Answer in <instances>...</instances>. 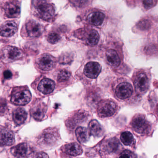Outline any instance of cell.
I'll list each match as a JSON object with an SVG mask.
<instances>
[{"mask_svg":"<svg viewBox=\"0 0 158 158\" xmlns=\"http://www.w3.org/2000/svg\"><path fill=\"white\" fill-rule=\"evenodd\" d=\"M34 9L35 14L41 19L50 20L54 16L55 10L52 5L46 1H34Z\"/></svg>","mask_w":158,"mask_h":158,"instance_id":"obj_1","label":"cell"},{"mask_svg":"<svg viewBox=\"0 0 158 158\" xmlns=\"http://www.w3.org/2000/svg\"><path fill=\"white\" fill-rule=\"evenodd\" d=\"M32 98L31 93L28 89L24 87L15 89L12 93L11 101L17 105H25L30 101Z\"/></svg>","mask_w":158,"mask_h":158,"instance_id":"obj_2","label":"cell"},{"mask_svg":"<svg viewBox=\"0 0 158 158\" xmlns=\"http://www.w3.org/2000/svg\"><path fill=\"white\" fill-rule=\"evenodd\" d=\"M59 139V135L56 129L48 128L40 136L39 142L45 147H51L55 145Z\"/></svg>","mask_w":158,"mask_h":158,"instance_id":"obj_3","label":"cell"},{"mask_svg":"<svg viewBox=\"0 0 158 158\" xmlns=\"http://www.w3.org/2000/svg\"><path fill=\"white\" fill-rule=\"evenodd\" d=\"M131 125L135 131L142 135L148 134L150 130L149 123L142 114L135 116L132 120Z\"/></svg>","mask_w":158,"mask_h":158,"instance_id":"obj_4","label":"cell"},{"mask_svg":"<svg viewBox=\"0 0 158 158\" xmlns=\"http://www.w3.org/2000/svg\"><path fill=\"white\" fill-rule=\"evenodd\" d=\"M117 110V106L110 100L102 101L98 107V114L102 117H110L114 114Z\"/></svg>","mask_w":158,"mask_h":158,"instance_id":"obj_5","label":"cell"},{"mask_svg":"<svg viewBox=\"0 0 158 158\" xmlns=\"http://www.w3.org/2000/svg\"><path fill=\"white\" fill-rule=\"evenodd\" d=\"M2 57L8 62H12L23 57V54L21 50L15 47L8 46L5 47L2 52Z\"/></svg>","mask_w":158,"mask_h":158,"instance_id":"obj_6","label":"cell"},{"mask_svg":"<svg viewBox=\"0 0 158 158\" xmlns=\"http://www.w3.org/2000/svg\"><path fill=\"white\" fill-rule=\"evenodd\" d=\"M56 64V59L48 53L41 55L37 60L39 67L43 71H50L54 68Z\"/></svg>","mask_w":158,"mask_h":158,"instance_id":"obj_7","label":"cell"},{"mask_svg":"<svg viewBox=\"0 0 158 158\" xmlns=\"http://www.w3.org/2000/svg\"><path fill=\"white\" fill-rule=\"evenodd\" d=\"M136 90L139 93H144L148 90L149 82L148 77L144 73H140L136 76L134 81Z\"/></svg>","mask_w":158,"mask_h":158,"instance_id":"obj_8","label":"cell"},{"mask_svg":"<svg viewBox=\"0 0 158 158\" xmlns=\"http://www.w3.org/2000/svg\"><path fill=\"white\" fill-rule=\"evenodd\" d=\"M133 92V87L129 83L123 82L116 87L115 92L117 98L125 99L131 97Z\"/></svg>","mask_w":158,"mask_h":158,"instance_id":"obj_9","label":"cell"},{"mask_svg":"<svg viewBox=\"0 0 158 158\" xmlns=\"http://www.w3.org/2000/svg\"><path fill=\"white\" fill-rule=\"evenodd\" d=\"M27 33L30 37H38L42 34L43 27L39 23L34 20L28 21L26 24Z\"/></svg>","mask_w":158,"mask_h":158,"instance_id":"obj_10","label":"cell"},{"mask_svg":"<svg viewBox=\"0 0 158 158\" xmlns=\"http://www.w3.org/2000/svg\"><path fill=\"white\" fill-rule=\"evenodd\" d=\"M5 15L9 18H16L21 13L20 5L18 2L12 1L7 2L4 8Z\"/></svg>","mask_w":158,"mask_h":158,"instance_id":"obj_11","label":"cell"},{"mask_svg":"<svg viewBox=\"0 0 158 158\" xmlns=\"http://www.w3.org/2000/svg\"><path fill=\"white\" fill-rule=\"evenodd\" d=\"M101 71V66L96 62H90L87 64L84 68V73L86 76L90 78L98 77Z\"/></svg>","mask_w":158,"mask_h":158,"instance_id":"obj_12","label":"cell"},{"mask_svg":"<svg viewBox=\"0 0 158 158\" xmlns=\"http://www.w3.org/2000/svg\"><path fill=\"white\" fill-rule=\"evenodd\" d=\"M17 24L14 21L5 22L1 26V35L5 37L12 36L17 32Z\"/></svg>","mask_w":158,"mask_h":158,"instance_id":"obj_13","label":"cell"},{"mask_svg":"<svg viewBox=\"0 0 158 158\" xmlns=\"http://www.w3.org/2000/svg\"><path fill=\"white\" fill-rule=\"evenodd\" d=\"M82 40L86 45L92 47L98 44L99 40V35L96 30L90 29L85 31V34L83 35Z\"/></svg>","mask_w":158,"mask_h":158,"instance_id":"obj_14","label":"cell"},{"mask_svg":"<svg viewBox=\"0 0 158 158\" xmlns=\"http://www.w3.org/2000/svg\"><path fill=\"white\" fill-rule=\"evenodd\" d=\"M55 83L48 78H43L40 82L38 86V89L44 94L52 93L55 88Z\"/></svg>","mask_w":158,"mask_h":158,"instance_id":"obj_15","label":"cell"},{"mask_svg":"<svg viewBox=\"0 0 158 158\" xmlns=\"http://www.w3.org/2000/svg\"><path fill=\"white\" fill-rule=\"evenodd\" d=\"M15 142L13 133L9 129L1 128V146H11Z\"/></svg>","mask_w":158,"mask_h":158,"instance_id":"obj_16","label":"cell"},{"mask_svg":"<svg viewBox=\"0 0 158 158\" xmlns=\"http://www.w3.org/2000/svg\"><path fill=\"white\" fill-rule=\"evenodd\" d=\"M46 107L43 103H38L31 109V114L37 121H41L45 116Z\"/></svg>","mask_w":158,"mask_h":158,"instance_id":"obj_17","label":"cell"},{"mask_svg":"<svg viewBox=\"0 0 158 158\" xmlns=\"http://www.w3.org/2000/svg\"><path fill=\"white\" fill-rule=\"evenodd\" d=\"M105 15L100 12H93L87 16V21L89 23L96 26L101 25L104 21Z\"/></svg>","mask_w":158,"mask_h":158,"instance_id":"obj_18","label":"cell"},{"mask_svg":"<svg viewBox=\"0 0 158 158\" xmlns=\"http://www.w3.org/2000/svg\"><path fill=\"white\" fill-rule=\"evenodd\" d=\"M29 147L26 143H21L13 148L12 152L15 157L23 158L26 157L29 152Z\"/></svg>","mask_w":158,"mask_h":158,"instance_id":"obj_19","label":"cell"},{"mask_svg":"<svg viewBox=\"0 0 158 158\" xmlns=\"http://www.w3.org/2000/svg\"><path fill=\"white\" fill-rule=\"evenodd\" d=\"M27 113L25 110L19 108L15 109L13 112V117L15 124L18 125L23 124L27 118Z\"/></svg>","mask_w":158,"mask_h":158,"instance_id":"obj_20","label":"cell"},{"mask_svg":"<svg viewBox=\"0 0 158 158\" xmlns=\"http://www.w3.org/2000/svg\"><path fill=\"white\" fill-rule=\"evenodd\" d=\"M89 130L90 134L94 136H102L103 134V128L97 120H92L89 123Z\"/></svg>","mask_w":158,"mask_h":158,"instance_id":"obj_21","label":"cell"},{"mask_svg":"<svg viewBox=\"0 0 158 158\" xmlns=\"http://www.w3.org/2000/svg\"><path fill=\"white\" fill-rule=\"evenodd\" d=\"M106 60L111 66L116 67L120 64V59L116 52L114 50L110 49L106 53Z\"/></svg>","mask_w":158,"mask_h":158,"instance_id":"obj_22","label":"cell"},{"mask_svg":"<svg viewBox=\"0 0 158 158\" xmlns=\"http://www.w3.org/2000/svg\"><path fill=\"white\" fill-rule=\"evenodd\" d=\"M64 150L69 155L76 156L83 152V150L80 145L77 143H71L65 146Z\"/></svg>","mask_w":158,"mask_h":158,"instance_id":"obj_23","label":"cell"},{"mask_svg":"<svg viewBox=\"0 0 158 158\" xmlns=\"http://www.w3.org/2000/svg\"><path fill=\"white\" fill-rule=\"evenodd\" d=\"M89 132L86 127H79L75 131L76 135L77 140L81 143H85L89 137Z\"/></svg>","mask_w":158,"mask_h":158,"instance_id":"obj_24","label":"cell"},{"mask_svg":"<svg viewBox=\"0 0 158 158\" xmlns=\"http://www.w3.org/2000/svg\"><path fill=\"white\" fill-rule=\"evenodd\" d=\"M119 144L118 140L115 138H112L106 141L104 148L108 152H114L118 148Z\"/></svg>","mask_w":158,"mask_h":158,"instance_id":"obj_25","label":"cell"},{"mask_svg":"<svg viewBox=\"0 0 158 158\" xmlns=\"http://www.w3.org/2000/svg\"><path fill=\"white\" fill-rule=\"evenodd\" d=\"M86 113L82 111H78L77 113L75 114L73 118H71V121H69L68 124H74L80 122H83L85 121V118H86Z\"/></svg>","mask_w":158,"mask_h":158,"instance_id":"obj_26","label":"cell"},{"mask_svg":"<svg viewBox=\"0 0 158 158\" xmlns=\"http://www.w3.org/2000/svg\"><path fill=\"white\" fill-rule=\"evenodd\" d=\"M121 141L124 145L129 146L133 143L134 140V137L130 132L126 131L123 132L121 135Z\"/></svg>","mask_w":158,"mask_h":158,"instance_id":"obj_27","label":"cell"},{"mask_svg":"<svg viewBox=\"0 0 158 158\" xmlns=\"http://www.w3.org/2000/svg\"><path fill=\"white\" fill-rule=\"evenodd\" d=\"M48 41L51 44H54L58 43L61 39V37L59 34L56 32H52L48 36Z\"/></svg>","mask_w":158,"mask_h":158,"instance_id":"obj_28","label":"cell"},{"mask_svg":"<svg viewBox=\"0 0 158 158\" xmlns=\"http://www.w3.org/2000/svg\"><path fill=\"white\" fill-rule=\"evenodd\" d=\"M71 76L70 72L66 70H61L57 76V79L59 82H63L68 80Z\"/></svg>","mask_w":158,"mask_h":158,"instance_id":"obj_29","label":"cell"},{"mask_svg":"<svg viewBox=\"0 0 158 158\" xmlns=\"http://www.w3.org/2000/svg\"><path fill=\"white\" fill-rule=\"evenodd\" d=\"M72 60V56L69 55L68 53L63 54L61 55L60 58V62L62 64H67L71 61Z\"/></svg>","mask_w":158,"mask_h":158,"instance_id":"obj_30","label":"cell"},{"mask_svg":"<svg viewBox=\"0 0 158 158\" xmlns=\"http://www.w3.org/2000/svg\"><path fill=\"white\" fill-rule=\"evenodd\" d=\"M135 156L133 153L128 150L123 152L119 158H135Z\"/></svg>","mask_w":158,"mask_h":158,"instance_id":"obj_31","label":"cell"},{"mask_svg":"<svg viewBox=\"0 0 158 158\" xmlns=\"http://www.w3.org/2000/svg\"><path fill=\"white\" fill-rule=\"evenodd\" d=\"M156 2V1H152V0H146L143 2V5L144 8L148 10L153 7Z\"/></svg>","mask_w":158,"mask_h":158,"instance_id":"obj_32","label":"cell"},{"mask_svg":"<svg viewBox=\"0 0 158 158\" xmlns=\"http://www.w3.org/2000/svg\"><path fill=\"white\" fill-rule=\"evenodd\" d=\"M138 26L140 29H146L150 26V23L147 20H142L139 23Z\"/></svg>","mask_w":158,"mask_h":158,"instance_id":"obj_33","label":"cell"},{"mask_svg":"<svg viewBox=\"0 0 158 158\" xmlns=\"http://www.w3.org/2000/svg\"><path fill=\"white\" fill-rule=\"evenodd\" d=\"M3 76L5 79H9L12 77V73L10 70H6L3 73Z\"/></svg>","mask_w":158,"mask_h":158,"instance_id":"obj_34","label":"cell"},{"mask_svg":"<svg viewBox=\"0 0 158 158\" xmlns=\"http://www.w3.org/2000/svg\"><path fill=\"white\" fill-rule=\"evenodd\" d=\"M35 158H49V157L47 153L41 152L36 154Z\"/></svg>","mask_w":158,"mask_h":158,"instance_id":"obj_35","label":"cell"},{"mask_svg":"<svg viewBox=\"0 0 158 158\" xmlns=\"http://www.w3.org/2000/svg\"><path fill=\"white\" fill-rule=\"evenodd\" d=\"M156 111H157V114L158 115V106H157V110H156Z\"/></svg>","mask_w":158,"mask_h":158,"instance_id":"obj_36","label":"cell"}]
</instances>
